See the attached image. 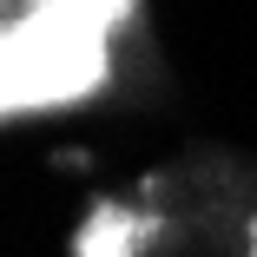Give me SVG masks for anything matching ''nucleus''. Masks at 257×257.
I'll list each match as a JSON object with an SVG mask.
<instances>
[{"label": "nucleus", "instance_id": "4", "mask_svg": "<svg viewBox=\"0 0 257 257\" xmlns=\"http://www.w3.org/2000/svg\"><path fill=\"white\" fill-rule=\"evenodd\" d=\"M250 257H257V237H250Z\"/></svg>", "mask_w": 257, "mask_h": 257}, {"label": "nucleus", "instance_id": "3", "mask_svg": "<svg viewBox=\"0 0 257 257\" xmlns=\"http://www.w3.org/2000/svg\"><path fill=\"white\" fill-rule=\"evenodd\" d=\"M33 7H53V14H66V20H79V27L112 40V27L132 14V0H33Z\"/></svg>", "mask_w": 257, "mask_h": 257}, {"label": "nucleus", "instance_id": "1", "mask_svg": "<svg viewBox=\"0 0 257 257\" xmlns=\"http://www.w3.org/2000/svg\"><path fill=\"white\" fill-rule=\"evenodd\" d=\"M106 73H112L106 33H92L53 7H27L14 27H0V119L73 106V99L106 86Z\"/></svg>", "mask_w": 257, "mask_h": 257}, {"label": "nucleus", "instance_id": "2", "mask_svg": "<svg viewBox=\"0 0 257 257\" xmlns=\"http://www.w3.org/2000/svg\"><path fill=\"white\" fill-rule=\"evenodd\" d=\"M139 237H145V224H139L132 211H119V204H99V211L86 218V231H79V257H132Z\"/></svg>", "mask_w": 257, "mask_h": 257}]
</instances>
